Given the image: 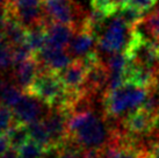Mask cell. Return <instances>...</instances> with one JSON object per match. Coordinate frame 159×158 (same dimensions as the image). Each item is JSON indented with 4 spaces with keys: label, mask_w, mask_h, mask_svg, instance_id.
<instances>
[{
    "label": "cell",
    "mask_w": 159,
    "mask_h": 158,
    "mask_svg": "<svg viewBox=\"0 0 159 158\" xmlns=\"http://www.w3.org/2000/svg\"><path fill=\"white\" fill-rule=\"evenodd\" d=\"M111 122L98 116L93 110L71 114L67 120V138L81 150L102 149L111 137Z\"/></svg>",
    "instance_id": "6da1fadb"
},
{
    "label": "cell",
    "mask_w": 159,
    "mask_h": 158,
    "mask_svg": "<svg viewBox=\"0 0 159 158\" xmlns=\"http://www.w3.org/2000/svg\"><path fill=\"white\" fill-rule=\"evenodd\" d=\"M149 90L138 87L131 84H124L103 97L105 116L113 120H122L131 112L142 108Z\"/></svg>",
    "instance_id": "7a4b0ae2"
},
{
    "label": "cell",
    "mask_w": 159,
    "mask_h": 158,
    "mask_svg": "<svg viewBox=\"0 0 159 158\" xmlns=\"http://www.w3.org/2000/svg\"><path fill=\"white\" fill-rule=\"evenodd\" d=\"M29 94L40 99L49 108H65L67 88L58 72L42 69L29 87Z\"/></svg>",
    "instance_id": "3957f363"
},
{
    "label": "cell",
    "mask_w": 159,
    "mask_h": 158,
    "mask_svg": "<svg viewBox=\"0 0 159 158\" xmlns=\"http://www.w3.org/2000/svg\"><path fill=\"white\" fill-rule=\"evenodd\" d=\"M44 11L51 21L73 27L75 31L81 29L87 15L78 0L44 1Z\"/></svg>",
    "instance_id": "277c9868"
},
{
    "label": "cell",
    "mask_w": 159,
    "mask_h": 158,
    "mask_svg": "<svg viewBox=\"0 0 159 158\" xmlns=\"http://www.w3.org/2000/svg\"><path fill=\"white\" fill-rule=\"evenodd\" d=\"M131 27H129L120 15L115 16L98 39L97 48L99 53L111 56L113 53H123L130 39Z\"/></svg>",
    "instance_id": "5b68a950"
},
{
    "label": "cell",
    "mask_w": 159,
    "mask_h": 158,
    "mask_svg": "<svg viewBox=\"0 0 159 158\" xmlns=\"http://www.w3.org/2000/svg\"><path fill=\"white\" fill-rule=\"evenodd\" d=\"M69 112L64 108H49L43 118V122L48 128L53 149H61L67 140V120Z\"/></svg>",
    "instance_id": "8992f818"
},
{
    "label": "cell",
    "mask_w": 159,
    "mask_h": 158,
    "mask_svg": "<svg viewBox=\"0 0 159 158\" xmlns=\"http://www.w3.org/2000/svg\"><path fill=\"white\" fill-rule=\"evenodd\" d=\"M13 113L16 122L28 126L35 121L43 120L48 110H45V104L40 99L29 93H25L20 102L13 108Z\"/></svg>",
    "instance_id": "52a82bcc"
},
{
    "label": "cell",
    "mask_w": 159,
    "mask_h": 158,
    "mask_svg": "<svg viewBox=\"0 0 159 158\" xmlns=\"http://www.w3.org/2000/svg\"><path fill=\"white\" fill-rule=\"evenodd\" d=\"M108 81H109L108 66L103 61H100L87 67L83 90L94 97H99L101 92L105 95Z\"/></svg>",
    "instance_id": "ba28073f"
},
{
    "label": "cell",
    "mask_w": 159,
    "mask_h": 158,
    "mask_svg": "<svg viewBox=\"0 0 159 158\" xmlns=\"http://www.w3.org/2000/svg\"><path fill=\"white\" fill-rule=\"evenodd\" d=\"M34 56L39 62L40 67L55 72H61L73 62L70 55L66 53V50L52 48L48 45H45L40 53H34Z\"/></svg>",
    "instance_id": "9c48e42d"
},
{
    "label": "cell",
    "mask_w": 159,
    "mask_h": 158,
    "mask_svg": "<svg viewBox=\"0 0 159 158\" xmlns=\"http://www.w3.org/2000/svg\"><path fill=\"white\" fill-rule=\"evenodd\" d=\"M153 122V115L148 113L143 108L131 112L121 120V124L129 135L133 136H144L151 132Z\"/></svg>",
    "instance_id": "30bf717a"
},
{
    "label": "cell",
    "mask_w": 159,
    "mask_h": 158,
    "mask_svg": "<svg viewBox=\"0 0 159 158\" xmlns=\"http://www.w3.org/2000/svg\"><path fill=\"white\" fill-rule=\"evenodd\" d=\"M40 72V64L35 56L33 55L29 59L23 62L20 65L14 66L12 69L11 78L23 92L27 93L33 81L35 80L36 76Z\"/></svg>",
    "instance_id": "8fae6325"
},
{
    "label": "cell",
    "mask_w": 159,
    "mask_h": 158,
    "mask_svg": "<svg viewBox=\"0 0 159 158\" xmlns=\"http://www.w3.org/2000/svg\"><path fill=\"white\" fill-rule=\"evenodd\" d=\"M98 45V37L94 34L87 30L77 31L71 40L70 44L65 49L66 53L75 59H81L86 55H89L91 51L95 50Z\"/></svg>",
    "instance_id": "7c38bea8"
},
{
    "label": "cell",
    "mask_w": 159,
    "mask_h": 158,
    "mask_svg": "<svg viewBox=\"0 0 159 158\" xmlns=\"http://www.w3.org/2000/svg\"><path fill=\"white\" fill-rule=\"evenodd\" d=\"M157 70L142 65L135 62H129L125 70V84H131L138 87L150 90L153 86Z\"/></svg>",
    "instance_id": "4fadbf2b"
},
{
    "label": "cell",
    "mask_w": 159,
    "mask_h": 158,
    "mask_svg": "<svg viewBox=\"0 0 159 158\" xmlns=\"http://www.w3.org/2000/svg\"><path fill=\"white\" fill-rule=\"evenodd\" d=\"M77 33L73 27L57 23V22L49 21L47 25V45L57 49H65L70 44L71 40L73 39Z\"/></svg>",
    "instance_id": "5bb4252c"
},
{
    "label": "cell",
    "mask_w": 159,
    "mask_h": 158,
    "mask_svg": "<svg viewBox=\"0 0 159 158\" xmlns=\"http://www.w3.org/2000/svg\"><path fill=\"white\" fill-rule=\"evenodd\" d=\"M87 67L81 59H75L70 65L58 75L64 83L65 87L70 91H80L85 83Z\"/></svg>",
    "instance_id": "9a60e30c"
},
{
    "label": "cell",
    "mask_w": 159,
    "mask_h": 158,
    "mask_svg": "<svg viewBox=\"0 0 159 158\" xmlns=\"http://www.w3.org/2000/svg\"><path fill=\"white\" fill-rule=\"evenodd\" d=\"M25 95L21 88L13 80L0 77V104L13 109Z\"/></svg>",
    "instance_id": "2e32d148"
},
{
    "label": "cell",
    "mask_w": 159,
    "mask_h": 158,
    "mask_svg": "<svg viewBox=\"0 0 159 158\" xmlns=\"http://www.w3.org/2000/svg\"><path fill=\"white\" fill-rule=\"evenodd\" d=\"M2 33H4L5 39L8 41V43L12 47H18L27 42L28 29L25 26H22L12 14L9 15L8 20L6 22Z\"/></svg>",
    "instance_id": "e0dca14e"
},
{
    "label": "cell",
    "mask_w": 159,
    "mask_h": 158,
    "mask_svg": "<svg viewBox=\"0 0 159 158\" xmlns=\"http://www.w3.org/2000/svg\"><path fill=\"white\" fill-rule=\"evenodd\" d=\"M28 127V132H29V137L31 141L36 142L37 144H40L42 148L45 150L53 149L52 142H51V137L48 132V128L43 122V120H39L35 122L30 123L27 126Z\"/></svg>",
    "instance_id": "ac0fdd59"
},
{
    "label": "cell",
    "mask_w": 159,
    "mask_h": 158,
    "mask_svg": "<svg viewBox=\"0 0 159 158\" xmlns=\"http://www.w3.org/2000/svg\"><path fill=\"white\" fill-rule=\"evenodd\" d=\"M47 25L48 23H43V25H39L33 28L28 29V36H27V42L28 47L30 48L33 53H40L42 49L47 45Z\"/></svg>",
    "instance_id": "d6986e66"
},
{
    "label": "cell",
    "mask_w": 159,
    "mask_h": 158,
    "mask_svg": "<svg viewBox=\"0 0 159 158\" xmlns=\"http://www.w3.org/2000/svg\"><path fill=\"white\" fill-rule=\"evenodd\" d=\"M6 136L9 141L11 148L18 150L20 146H22L26 142L30 140L29 137V132H28V127L26 124L19 123L15 121L13 124V127L8 130V132L6 134Z\"/></svg>",
    "instance_id": "ffe728a7"
},
{
    "label": "cell",
    "mask_w": 159,
    "mask_h": 158,
    "mask_svg": "<svg viewBox=\"0 0 159 158\" xmlns=\"http://www.w3.org/2000/svg\"><path fill=\"white\" fill-rule=\"evenodd\" d=\"M13 69V47L5 39L0 40V75Z\"/></svg>",
    "instance_id": "44dd1931"
},
{
    "label": "cell",
    "mask_w": 159,
    "mask_h": 158,
    "mask_svg": "<svg viewBox=\"0 0 159 158\" xmlns=\"http://www.w3.org/2000/svg\"><path fill=\"white\" fill-rule=\"evenodd\" d=\"M16 151L19 158H44L47 150L42 148L40 144H37L36 142L29 140Z\"/></svg>",
    "instance_id": "7402d4cb"
},
{
    "label": "cell",
    "mask_w": 159,
    "mask_h": 158,
    "mask_svg": "<svg viewBox=\"0 0 159 158\" xmlns=\"http://www.w3.org/2000/svg\"><path fill=\"white\" fill-rule=\"evenodd\" d=\"M15 123L13 109L0 104V135H6Z\"/></svg>",
    "instance_id": "603a6c76"
},
{
    "label": "cell",
    "mask_w": 159,
    "mask_h": 158,
    "mask_svg": "<svg viewBox=\"0 0 159 158\" xmlns=\"http://www.w3.org/2000/svg\"><path fill=\"white\" fill-rule=\"evenodd\" d=\"M143 23L151 37L159 42V13L155 12L152 14H149L148 16L143 19Z\"/></svg>",
    "instance_id": "cb8c5ba5"
},
{
    "label": "cell",
    "mask_w": 159,
    "mask_h": 158,
    "mask_svg": "<svg viewBox=\"0 0 159 158\" xmlns=\"http://www.w3.org/2000/svg\"><path fill=\"white\" fill-rule=\"evenodd\" d=\"M91 5L94 11L102 13L106 18L113 16L115 13H117L111 4V0H91Z\"/></svg>",
    "instance_id": "d4e9b609"
},
{
    "label": "cell",
    "mask_w": 159,
    "mask_h": 158,
    "mask_svg": "<svg viewBox=\"0 0 159 158\" xmlns=\"http://www.w3.org/2000/svg\"><path fill=\"white\" fill-rule=\"evenodd\" d=\"M157 2H158V0H129L127 7L136 9L138 12L145 14L152 7H155Z\"/></svg>",
    "instance_id": "484cf974"
},
{
    "label": "cell",
    "mask_w": 159,
    "mask_h": 158,
    "mask_svg": "<svg viewBox=\"0 0 159 158\" xmlns=\"http://www.w3.org/2000/svg\"><path fill=\"white\" fill-rule=\"evenodd\" d=\"M80 158H103L101 149H85L81 151Z\"/></svg>",
    "instance_id": "4316f807"
},
{
    "label": "cell",
    "mask_w": 159,
    "mask_h": 158,
    "mask_svg": "<svg viewBox=\"0 0 159 158\" xmlns=\"http://www.w3.org/2000/svg\"><path fill=\"white\" fill-rule=\"evenodd\" d=\"M11 149L9 141L6 135H0V157H2Z\"/></svg>",
    "instance_id": "83f0119b"
},
{
    "label": "cell",
    "mask_w": 159,
    "mask_h": 158,
    "mask_svg": "<svg viewBox=\"0 0 159 158\" xmlns=\"http://www.w3.org/2000/svg\"><path fill=\"white\" fill-rule=\"evenodd\" d=\"M0 158H19L18 151L15 149H13V148H11L2 157H0Z\"/></svg>",
    "instance_id": "f1b7e54d"
},
{
    "label": "cell",
    "mask_w": 159,
    "mask_h": 158,
    "mask_svg": "<svg viewBox=\"0 0 159 158\" xmlns=\"http://www.w3.org/2000/svg\"><path fill=\"white\" fill-rule=\"evenodd\" d=\"M153 156L156 158H159V140L157 141V143L155 145V149H153Z\"/></svg>",
    "instance_id": "f546056e"
},
{
    "label": "cell",
    "mask_w": 159,
    "mask_h": 158,
    "mask_svg": "<svg viewBox=\"0 0 159 158\" xmlns=\"http://www.w3.org/2000/svg\"><path fill=\"white\" fill-rule=\"evenodd\" d=\"M139 158H156L153 156V154H150V152H143V154H139Z\"/></svg>",
    "instance_id": "4dcf8cb0"
},
{
    "label": "cell",
    "mask_w": 159,
    "mask_h": 158,
    "mask_svg": "<svg viewBox=\"0 0 159 158\" xmlns=\"http://www.w3.org/2000/svg\"><path fill=\"white\" fill-rule=\"evenodd\" d=\"M11 0H0V7H8Z\"/></svg>",
    "instance_id": "1f68e13d"
},
{
    "label": "cell",
    "mask_w": 159,
    "mask_h": 158,
    "mask_svg": "<svg viewBox=\"0 0 159 158\" xmlns=\"http://www.w3.org/2000/svg\"><path fill=\"white\" fill-rule=\"evenodd\" d=\"M4 37H5V36H4V33H2V31L0 30V40H2Z\"/></svg>",
    "instance_id": "d6a6232c"
},
{
    "label": "cell",
    "mask_w": 159,
    "mask_h": 158,
    "mask_svg": "<svg viewBox=\"0 0 159 158\" xmlns=\"http://www.w3.org/2000/svg\"><path fill=\"white\" fill-rule=\"evenodd\" d=\"M157 13H159V5H158V8H157V11H156Z\"/></svg>",
    "instance_id": "836d02e7"
},
{
    "label": "cell",
    "mask_w": 159,
    "mask_h": 158,
    "mask_svg": "<svg viewBox=\"0 0 159 158\" xmlns=\"http://www.w3.org/2000/svg\"><path fill=\"white\" fill-rule=\"evenodd\" d=\"M43 1H50V0H43Z\"/></svg>",
    "instance_id": "e575fe53"
}]
</instances>
